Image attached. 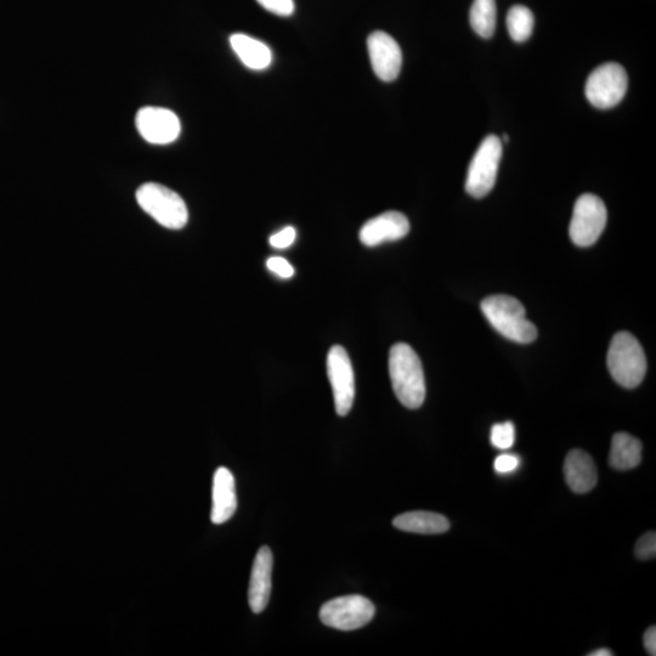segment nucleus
I'll return each mask as SVG.
<instances>
[{"label": "nucleus", "mask_w": 656, "mask_h": 656, "mask_svg": "<svg viewBox=\"0 0 656 656\" xmlns=\"http://www.w3.org/2000/svg\"><path fill=\"white\" fill-rule=\"evenodd\" d=\"M389 375L395 395L407 409L416 410L426 399V380L420 358L409 344L390 349Z\"/></svg>", "instance_id": "f257e3e1"}, {"label": "nucleus", "mask_w": 656, "mask_h": 656, "mask_svg": "<svg viewBox=\"0 0 656 656\" xmlns=\"http://www.w3.org/2000/svg\"><path fill=\"white\" fill-rule=\"evenodd\" d=\"M482 311L489 324L501 336L519 344L533 343L537 337V328L527 319V311L517 298L496 294L485 298Z\"/></svg>", "instance_id": "f03ea898"}, {"label": "nucleus", "mask_w": 656, "mask_h": 656, "mask_svg": "<svg viewBox=\"0 0 656 656\" xmlns=\"http://www.w3.org/2000/svg\"><path fill=\"white\" fill-rule=\"evenodd\" d=\"M610 375L619 386L637 388L646 377L647 358L638 339L629 332L616 333L607 356Z\"/></svg>", "instance_id": "7ed1b4c3"}, {"label": "nucleus", "mask_w": 656, "mask_h": 656, "mask_svg": "<svg viewBox=\"0 0 656 656\" xmlns=\"http://www.w3.org/2000/svg\"><path fill=\"white\" fill-rule=\"evenodd\" d=\"M137 201L141 209L164 228L179 230L188 224L189 211L184 200L166 186L144 184L137 191Z\"/></svg>", "instance_id": "20e7f679"}, {"label": "nucleus", "mask_w": 656, "mask_h": 656, "mask_svg": "<svg viewBox=\"0 0 656 656\" xmlns=\"http://www.w3.org/2000/svg\"><path fill=\"white\" fill-rule=\"evenodd\" d=\"M629 88V77L626 70L616 62H607L587 79L585 94L592 106L607 110L619 105L625 98Z\"/></svg>", "instance_id": "39448f33"}, {"label": "nucleus", "mask_w": 656, "mask_h": 656, "mask_svg": "<svg viewBox=\"0 0 656 656\" xmlns=\"http://www.w3.org/2000/svg\"><path fill=\"white\" fill-rule=\"evenodd\" d=\"M502 158V141L489 135L483 140L469 164L466 191L474 199H483L494 189Z\"/></svg>", "instance_id": "423d86ee"}, {"label": "nucleus", "mask_w": 656, "mask_h": 656, "mask_svg": "<svg viewBox=\"0 0 656 656\" xmlns=\"http://www.w3.org/2000/svg\"><path fill=\"white\" fill-rule=\"evenodd\" d=\"M608 212L598 196L585 194L575 203L571 218L569 235L574 245L590 247L595 245L607 225Z\"/></svg>", "instance_id": "0eeeda50"}, {"label": "nucleus", "mask_w": 656, "mask_h": 656, "mask_svg": "<svg viewBox=\"0 0 656 656\" xmlns=\"http://www.w3.org/2000/svg\"><path fill=\"white\" fill-rule=\"evenodd\" d=\"M376 614L375 605L363 596H346L332 599L322 605V624L341 631H354L370 624Z\"/></svg>", "instance_id": "6e6552de"}, {"label": "nucleus", "mask_w": 656, "mask_h": 656, "mask_svg": "<svg viewBox=\"0 0 656 656\" xmlns=\"http://www.w3.org/2000/svg\"><path fill=\"white\" fill-rule=\"evenodd\" d=\"M327 375L335 398L336 412L347 416L355 399V376L352 361L341 346L332 347L327 355Z\"/></svg>", "instance_id": "1a4fd4ad"}, {"label": "nucleus", "mask_w": 656, "mask_h": 656, "mask_svg": "<svg viewBox=\"0 0 656 656\" xmlns=\"http://www.w3.org/2000/svg\"><path fill=\"white\" fill-rule=\"evenodd\" d=\"M135 124L141 137L154 145L172 144L182 132L178 116L163 107H144L139 110Z\"/></svg>", "instance_id": "9d476101"}, {"label": "nucleus", "mask_w": 656, "mask_h": 656, "mask_svg": "<svg viewBox=\"0 0 656 656\" xmlns=\"http://www.w3.org/2000/svg\"><path fill=\"white\" fill-rule=\"evenodd\" d=\"M367 49L375 75L383 82L395 81L403 65V53L397 41L386 32L376 31L367 39Z\"/></svg>", "instance_id": "9b49d317"}, {"label": "nucleus", "mask_w": 656, "mask_h": 656, "mask_svg": "<svg viewBox=\"0 0 656 656\" xmlns=\"http://www.w3.org/2000/svg\"><path fill=\"white\" fill-rule=\"evenodd\" d=\"M410 233V223L403 213L390 211L366 222L360 230V241L367 247L398 241Z\"/></svg>", "instance_id": "f8f14e48"}, {"label": "nucleus", "mask_w": 656, "mask_h": 656, "mask_svg": "<svg viewBox=\"0 0 656 656\" xmlns=\"http://www.w3.org/2000/svg\"><path fill=\"white\" fill-rule=\"evenodd\" d=\"M274 558L269 547L260 548L254 559L248 603L254 614H260L267 608L271 593V573H273Z\"/></svg>", "instance_id": "ddd939ff"}, {"label": "nucleus", "mask_w": 656, "mask_h": 656, "mask_svg": "<svg viewBox=\"0 0 656 656\" xmlns=\"http://www.w3.org/2000/svg\"><path fill=\"white\" fill-rule=\"evenodd\" d=\"M237 510L236 484L233 473L220 467L213 479V506L211 519L214 524H224L233 518Z\"/></svg>", "instance_id": "4468645a"}, {"label": "nucleus", "mask_w": 656, "mask_h": 656, "mask_svg": "<svg viewBox=\"0 0 656 656\" xmlns=\"http://www.w3.org/2000/svg\"><path fill=\"white\" fill-rule=\"evenodd\" d=\"M564 477L569 488L576 494H586L595 489L598 480L597 468L587 452L570 451L564 463Z\"/></svg>", "instance_id": "2eb2a0df"}, {"label": "nucleus", "mask_w": 656, "mask_h": 656, "mask_svg": "<svg viewBox=\"0 0 656 656\" xmlns=\"http://www.w3.org/2000/svg\"><path fill=\"white\" fill-rule=\"evenodd\" d=\"M231 48L243 65L254 71L268 69L273 61V54L267 44L258 41V39L236 33L230 37Z\"/></svg>", "instance_id": "dca6fc26"}, {"label": "nucleus", "mask_w": 656, "mask_h": 656, "mask_svg": "<svg viewBox=\"0 0 656 656\" xmlns=\"http://www.w3.org/2000/svg\"><path fill=\"white\" fill-rule=\"evenodd\" d=\"M393 525L406 533L422 535L443 534L450 529L448 519L441 514L426 511L400 514L393 520Z\"/></svg>", "instance_id": "f3484780"}, {"label": "nucleus", "mask_w": 656, "mask_h": 656, "mask_svg": "<svg viewBox=\"0 0 656 656\" xmlns=\"http://www.w3.org/2000/svg\"><path fill=\"white\" fill-rule=\"evenodd\" d=\"M642 461V444L627 433H616L610 448L609 465L616 471H630Z\"/></svg>", "instance_id": "a211bd4d"}, {"label": "nucleus", "mask_w": 656, "mask_h": 656, "mask_svg": "<svg viewBox=\"0 0 656 656\" xmlns=\"http://www.w3.org/2000/svg\"><path fill=\"white\" fill-rule=\"evenodd\" d=\"M497 9L495 0H474L469 11V22L478 36L489 39L496 30Z\"/></svg>", "instance_id": "6ab92c4d"}, {"label": "nucleus", "mask_w": 656, "mask_h": 656, "mask_svg": "<svg viewBox=\"0 0 656 656\" xmlns=\"http://www.w3.org/2000/svg\"><path fill=\"white\" fill-rule=\"evenodd\" d=\"M507 28L514 42L524 43L533 35L535 19L524 5H514L507 14Z\"/></svg>", "instance_id": "aec40b11"}, {"label": "nucleus", "mask_w": 656, "mask_h": 656, "mask_svg": "<svg viewBox=\"0 0 656 656\" xmlns=\"http://www.w3.org/2000/svg\"><path fill=\"white\" fill-rule=\"evenodd\" d=\"M516 441V429L512 422L497 423L491 429V444L500 450L511 449Z\"/></svg>", "instance_id": "412c9836"}, {"label": "nucleus", "mask_w": 656, "mask_h": 656, "mask_svg": "<svg viewBox=\"0 0 656 656\" xmlns=\"http://www.w3.org/2000/svg\"><path fill=\"white\" fill-rule=\"evenodd\" d=\"M635 554L638 559H641V561H649V559L655 558L656 534L654 531H652V533L644 534L641 539L637 541Z\"/></svg>", "instance_id": "4be33fe9"}, {"label": "nucleus", "mask_w": 656, "mask_h": 656, "mask_svg": "<svg viewBox=\"0 0 656 656\" xmlns=\"http://www.w3.org/2000/svg\"><path fill=\"white\" fill-rule=\"evenodd\" d=\"M257 2L275 15L290 16L294 11L293 0H257Z\"/></svg>", "instance_id": "5701e85b"}, {"label": "nucleus", "mask_w": 656, "mask_h": 656, "mask_svg": "<svg viewBox=\"0 0 656 656\" xmlns=\"http://www.w3.org/2000/svg\"><path fill=\"white\" fill-rule=\"evenodd\" d=\"M296 237V229L292 228V226H287L284 230L271 236L269 242L271 247L276 248V250H285V248L293 245Z\"/></svg>", "instance_id": "b1692460"}, {"label": "nucleus", "mask_w": 656, "mask_h": 656, "mask_svg": "<svg viewBox=\"0 0 656 656\" xmlns=\"http://www.w3.org/2000/svg\"><path fill=\"white\" fill-rule=\"evenodd\" d=\"M268 269L271 273L276 274L282 279H291L294 275V269L286 259L280 257H271L267 262Z\"/></svg>", "instance_id": "393cba45"}, {"label": "nucleus", "mask_w": 656, "mask_h": 656, "mask_svg": "<svg viewBox=\"0 0 656 656\" xmlns=\"http://www.w3.org/2000/svg\"><path fill=\"white\" fill-rule=\"evenodd\" d=\"M520 460L514 455H500L496 458L494 468L497 473L507 474L516 471L519 467Z\"/></svg>", "instance_id": "a878e982"}, {"label": "nucleus", "mask_w": 656, "mask_h": 656, "mask_svg": "<svg viewBox=\"0 0 656 656\" xmlns=\"http://www.w3.org/2000/svg\"><path fill=\"white\" fill-rule=\"evenodd\" d=\"M644 648H646L649 655H656V629L655 626L649 627L644 633Z\"/></svg>", "instance_id": "bb28decb"}, {"label": "nucleus", "mask_w": 656, "mask_h": 656, "mask_svg": "<svg viewBox=\"0 0 656 656\" xmlns=\"http://www.w3.org/2000/svg\"><path fill=\"white\" fill-rule=\"evenodd\" d=\"M612 655H614L612 650L605 649V648L595 650V652L588 654V656H612Z\"/></svg>", "instance_id": "cd10ccee"}, {"label": "nucleus", "mask_w": 656, "mask_h": 656, "mask_svg": "<svg viewBox=\"0 0 656 656\" xmlns=\"http://www.w3.org/2000/svg\"><path fill=\"white\" fill-rule=\"evenodd\" d=\"M508 140H510V138H508V135H503V141H505V143H508Z\"/></svg>", "instance_id": "c85d7f7f"}]
</instances>
